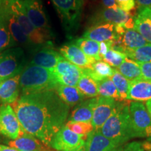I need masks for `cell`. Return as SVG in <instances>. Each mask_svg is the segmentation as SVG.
Segmentation results:
<instances>
[{
  "mask_svg": "<svg viewBox=\"0 0 151 151\" xmlns=\"http://www.w3.org/2000/svg\"><path fill=\"white\" fill-rule=\"evenodd\" d=\"M121 145L102 134L100 130L94 129L87 137L86 151H116Z\"/></svg>",
  "mask_w": 151,
  "mask_h": 151,
  "instance_id": "cell-17",
  "label": "cell"
},
{
  "mask_svg": "<svg viewBox=\"0 0 151 151\" xmlns=\"http://www.w3.org/2000/svg\"><path fill=\"white\" fill-rule=\"evenodd\" d=\"M55 92L59 97L69 106H74L84 101L86 97L77 87L58 84Z\"/></svg>",
  "mask_w": 151,
  "mask_h": 151,
  "instance_id": "cell-24",
  "label": "cell"
},
{
  "mask_svg": "<svg viewBox=\"0 0 151 151\" xmlns=\"http://www.w3.org/2000/svg\"><path fill=\"white\" fill-rule=\"evenodd\" d=\"M130 119L137 138L151 137V116L141 101H132L129 105Z\"/></svg>",
  "mask_w": 151,
  "mask_h": 151,
  "instance_id": "cell-8",
  "label": "cell"
},
{
  "mask_svg": "<svg viewBox=\"0 0 151 151\" xmlns=\"http://www.w3.org/2000/svg\"><path fill=\"white\" fill-rule=\"evenodd\" d=\"M137 4L138 9L151 8V0H135Z\"/></svg>",
  "mask_w": 151,
  "mask_h": 151,
  "instance_id": "cell-39",
  "label": "cell"
},
{
  "mask_svg": "<svg viewBox=\"0 0 151 151\" xmlns=\"http://www.w3.org/2000/svg\"><path fill=\"white\" fill-rule=\"evenodd\" d=\"M73 41L88 58L95 61L101 60L99 55V43L83 37L79 38Z\"/></svg>",
  "mask_w": 151,
  "mask_h": 151,
  "instance_id": "cell-28",
  "label": "cell"
},
{
  "mask_svg": "<svg viewBox=\"0 0 151 151\" xmlns=\"http://www.w3.org/2000/svg\"><path fill=\"white\" fill-rule=\"evenodd\" d=\"M116 69L130 82L142 78L139 64L128 58H126Z\"/></svg>",
  "mask_w": 151,
  "mask_h": 151,
  "instance_id": "cell-26",
  "label": "cell"
},
{
  "mask_svg": "<svg viewBox=\"0 0 151 151\" xmlns=\"http://www.w3.org/2000/svg\"><path fill=\"white\" fill-rule=\"evenodd\" d=\"M27 63L24 49L20 46L0 52V83L20 74Z\"/></svg>",
  "mask_w": 151,
  "mask_h": 151,
  "instance_id": "cell-6",
  "label": "cell"
},
{
  "mask_svg": "<svg viewBox=\"0 0 151 151\" xmlns=\"http://www.w3.org/2000/svg\"><path fill=\"white\" fill-rule=\"evenodd\" d=\"M27 16L34 26L43 34L48 40L53 37L42 0H20Z\"/></svg>",
  "mask_w": 151,
  "mask_h": 151,
  "instance_id": "cell-7",
  "label": "cell"
},
{
  "mask_svg": "<svg viewBox=\"0 0 151 151\" xmlns=\"http://www.w3.org/2000/svg\"><path fill=\"white\" fill-rule=\"evenodd\" d=\"M20 76V88L22 94L55 90L58 85L52 71L29 63H27Z\"/></svg>",
  "mask_w": 151,
  "mask_h": 151,
  "instance_id": "cell-4",
  "label": "cell"
},
{
  "mask_svg": "<svg viewBox=\"0 0 151 151\" xmlns=\"http://www.w3.org/2000/svg\"><path fill=\"white\" fill-rule=\"evenodd\" d=\"M98 93L100 97L112 98L116 100H120V97L116 86L111 78L97 82Z\"/></svg>",
  "mask_w": 151,
  "mask_h": 151,
  "instance_id": "cell-31",
  "label": "cell"
},
{
  "mask_svg": "<svg viewBox=\"0 0 151 151\" xmlns=\"http://www.w3.org/2000/svg\"><path fill=\"white\" fill-rule=\"evenodd\" d=\"M72 151H86V147H85V146H84L81 147V148L77 149V150H72Z\"/></svg>",
  "mask_w": 151,
  "mask_h": 151,
  "instance_id": "cell-43",
  "label": "cell"
},
{
  "mask_svg": "<svg viewBox=\"0 0 151 151\" xmlns=\"http://www.w3.org/2000/svg\"><path fill=\"white\" fill-rule=\"evenodd\" d=\"M134 29L151 43V8L138 9L134 16Z\"/></svg>",
  "mask_w": 151,
  "mask_h": 151,
  "instance_id": "cell-23",
  "label": "cell"
},
{
  "mask_svg": "<svg viewBox=\"0 0 151 151\" xmlns=\"http://www.w3.org/2000/svg\"><path fill=\"white\" fill-rule=\"evenodd\" d=\"M146 106L147 109H148V112H149V113H150V115L151 116V99L149 100V101H146Z\"/></svg>",
  "mask_w": 151,
  "mask_h": 151,
  "instance_id": "cell-42",
  "label": "cell"
},
{
  "mask_svg": "<svg viewBox=\"0 0 151 151\" xmlns=\"http://www.w3.org/2000/svg\"><path fill=\"white\" fill-rule=\"evenodd\" d=\"M123 52L126 55L127 58L138 63L151 62V43H148L139 48L131 50H125Z\"/></svg>",
  "mask_w": 151,
  "mask_h": 151,
  "instance_id": "cell-29",
  "label": "cell"
},
{
  "mask_svg": "<svg viewBox=\"0 0 151 151\" xmlns=\"http://www.w3.org/2000/svg\"><path fill=\"white\" fill-rule=\"evenodd\" d=\"M61 57V55L53 48L52 42H49L36 47L31 52V58L28 63L52 71Z\"/></svg>",
  "mask_w": 151,
  "mask_h": 151,
  "instance_id": "cell-11",
  "label": "cell"
},
{
  "mask_svg": "<svg viewBox=\"0 0 151 151\" xmlns=\"http://www.w3.org/2000/svg\"><path fill=\"white\" fill-rule=\"evenodd\" d=\"M116 151H151V144L140 141H132L120 146Z\"/></svg>",
  "mask_w": 151,
  "mask_h": 151,
  "instance_id": "cell-35",
  "label": "cell"
},
{
  "mask_svg": "<svg viewBox=\"0 0 151 151\" xmlns=\"http://www.w3.org/2000/svg\"><path fill=\"white\" fill-rule=\"evenodd\" d=\"M151 99V81L141 78L130 82L127 100L148 101Z\"/></svg>",
  "mask_w": 151,
  "mask_h": 151,
  "instance_id": "cell-21",
  "label": "cell"
},
{
  "mask_svg": "<svg viewBox=\"0 0 151 151\" xmlns=\"http://www.w3.org/2000/svg\"><path fill=\"white\" fill-rule=\"evenodd\" d=\"M52 72L58 84L77 87L83 73V69L71 63L62 56Z\"/></svg>",
  "mask_w": 151,
  "mask_h": 151,
  "instance_id": "cell-12",
  "label": "cell"
},
{
  "mask_svg": "<svg viewBox=\"0 0 151 151\" xmlns=\"http://www.w3.org/2000/svg\"><path fill=\"white\" fill-rule=\"evenodd\" d=\"M22 127L14 109L9 104L0 106V134L14 140L20 136Z\"/></svg>",
  "mask_w": 151,
  "mask_h": 151,
  "instance_id": "cell-13",
  "label": "cell"
},
{
  "mask_svg": "<svg viewBox=\"0 0 151 151\" xmlns=\"http://www.w3.org/2000/svg\"><path fill=\"white\" fill-rule=\"evenodd\" d=\"M92 22L111 23L116 26H122L124 29H134V16L130 12H126L119 7L105 8L98 11L92 18Z\"/></svg>",
  "mask_w": 151,
  "mask_h": 151,
  "instance_id": "cell-9",
  "label": "cell"
},
{
  "mask_svg": "<svg viewBox=\"0 0 151 151\" xmlns=\"http://www.w3.org/2000/svg\"><path fill=\"white\" fill-rule=\"evenodd\" d=\"M113 46H114V41H104V42L99 43V55L101 60L111 48H113Z\"/></svg>",
  "mask_w": 151,
  "mask_h": 151,
  "instance_id": "cell-38",
  "label": "cell"
},
{
  "mask_svg": "<svg viewBox=\"0 0 151 151\" xmlns=\"http://www.w3.org/2000/svg\"><path fill=\"white\" fill-rule=\"evenodd\" d=\"M60 54L71 63L81 69H90L95 60L88 58L74 43H66L60 48Z\"/></svg>",
  "mask_w": 151,
  "mask_h": 151,
  "instance_id": "cell-16",
  "label": "cell"
},
{
  "mask_svg": "<svg viewBox=\"0 0 151 151\" xmlns=\"http://www.w3.org/2000/svg\"><path fill=\"white\" fill-rule=\"evenodd\" d=\"M100 131L106 137L121 146L130 139L137 138L132 126L129 104L117 101L112 115L103 124Z\"/></svg>",
  "mask_w": 151,
  "mask_h": 151,
  "instance_id": "cell-3",
  "label": "cell"
},
{
  "mask_svg": "<svg viewBox=\"0 0 151 151\" xmlns=\"http://www.w3.org/2000/svg\"><path fill=\"white\" fill-rule=\"evenodd\" d=\"M77 88L86 97L94 98L99 97L97 82L85 72L83 69V73L79 80Z\"/></svg>",
  "mask_w": 151,
  "mask_h": 151,
  "instance_id": "cell-27",
  "label": "cell"
},
{
  "mask_svg": "<svg viewBox=\"0 0 151 151\" xmlns=\"http://www.w3.org/2000/svg\"><path fill=\"white\" fill-rule=\"evenodd\" d=\"M138 64L140 67L142 78L144 80L151 81V62Z\"/></svg>",
  "mask_w": 151,
  "mask_h": 151,
  "instance_id": "cell-37",
  "label": "cell"
},
{
  "mask_svg": "<svg viewBox=\"0 0 151 151\" xmlns=\"http://www.w3.org/2000/svg\"><path fill=\"white\" fill-rule=\"evenodd\" d=\"M84 138L64 125L52 138L50 146L58 151H72L85 146Z\"/></svg>",
  "mask_w": 151,
  "mask_h": 151,
  "instance_id": "cell-10",
  "label": "cell"
},
{
  "mask_svg": "<svg viewBox=\"0 0 151 151\" xmlns=\"http://www.w3.org/2000/svg\"><path fill=\"white\" fill-rule=\"evenodd\" d=\"M20 74L0 83V101L3 104H14L18 100L20 91Z\"/></svg>",
  "mask_w": 151,
  "mask_h": 151,
  "instance_id": "cell-20",
  "label": "cell"
},
{
  "mask_svg": "<svg viewBox=\"0 0 151 151\" xmlns=\"http://www.w3.org/2000/svg\"><path fill=\"white\" fill-rule=\"evenodd\" d=\"M0 151H18L16 149L11 148L10 146H4V145L0 144Z\"/></svg>",
  "mask_w": 151,
  "mask_h": 151,
  "instance_id": "cell-41",
  "label": "cell"
},
{
  "mask_svg": "<svg viewBox=\"0 0 151 151\" xmlns=\"http://www.w3.org/2000/svg\"><path fill=\"white\" fill-rule=\"evenodd\" d=\"M83 38L97 41L98 43L104 41H118L120 36L116 32V25L111 23H99L88 28L83 34Z\"/></svg>",
  "mask_w": 151,
  "mask_h": 151,
  "instance_id": "cell-15",
  "label": "cell"
},
{
  "mask_svg": "<svg viewBox=\"0 0 151 151\" xmlns=\"http://www.w3.org/2000/svg\"><path fill=\"white\" fill-rule=\"evenodd\" d=\"M9 146L18 151H46L47 146L33 136L21 129L17 139L9 142Z\"/></svg>",
  "mask_w": 151,
  "mask_h": 151,
  "instance_id": "cell-19",
  "label": "cell"
},
{
  "mask_svg": "<svg viewBox=\"0 0 151 151\" xmlns=\"http://www.w3.org/2000/svg\"><path fill=\"white\" fill-rule=\"evenodd\" d=\"M116 5L122 10L130 12L135 8V0H115Z\"/></svg>",
  "mask_w": 151,
  "mask_h": 151,
  "instance_id": "cell-36",
  "label": "cell"
},
{
  "mask_svg": "<svg viewBox=\"0 0 151 151\" xmlns=\"http://www.w3.org/2000/svg\"><path fill=\"white\" fill-rule=\"evenodd\" d=\"M17 46L2 15L0 14V52L6 49Z\"/></svg>",
  "mask_w": 151,
  "mask_h": 151,
  "instance_id": "cell-30",
  "label": "cell"
},
{
  "mask_svg": "<svg viewBox=\"0 0 151 151\" xmlns=\"http://www.w3.org/2000/svg\"><path fill=\"white\" fill-rule=\"evenodd\" d=\"M126 58L127 56L124 52L119 51L116 49L111 48L103 57L101 60L108 64L111 67L118 68Z\"/></svg>",
  "mask_w": 151,
  "mask_h": 151,
  "instance_id": "cell-34",
  "label": "cell"
},
{
  "mask_svg": "<svg viewBox=\"0 0 151 151\" xmlns=\"http://www.w3.org/2000/svg\"><path fill=\"white\" fill-rule=\"evenodd\" d=\"M147 43H148V41L135 29H125L118 41L114 43L113 48L123 52L125 50L139 48Z\"/></svg>",
  "mask_w": 151,
  "mask_h": 151,
  "instance_id": "cell-18",
  "label": "cell"
},
{
  "mask_svg": "<svg viewBox=\"0 0 151 151\" xmlns=\"http://www.w3.org/2000/svg\"><path fill=\"white\" fill-rule=\"evenodd\" d=\"M117 101V100L112 98L97 97L91 121L94 129L100 130L105 122L112 115Z\"/></svg>",
  "mask_w": 151,
  "mask_h": 151,
  "instance_id": "cell-14",
  "label": "cell"
},
{
  "mask_svg": "<svg viewBox=\"0 0 151 151\" xmlns=\"http://www.w3.org/2000/svg\"><path fill=\"white\" fill-rule=\"evenodd\" d=\"M65 125L76 134L83 137L85 140L94 130V127L91 122L68 121Z\"/></svg>",
  "mask_w": 151,
  "mask_h": 151,
  "instance_id": "cell-33",
  "label": "cell"
},
{
  "mask_svg": "<svg viewBox=\"0 0 151 151\" xmlns=\"http://www.w3.org/2000/svg\"><path fill=\"white\" fill-rule=\"evenodd\" d=\"M0 14L17 46L32 52L36 47L51 42L32 23L20 0H0Z\"/></svg>",
  "mask_w": 151,
  "mask_h": 151,
  "instance_id": "cell-2",
  "label": "cell"
},
{
  "mask_svg": "<svg viewBox=\"0 0 151 151\" xmlns=\"http://www.w3.org/2000/svg\"><path fill=\"white\" fill-rule=\"evenodd\" d=\"M14 110L22 131L50 146L55 134L65 125L69 106L55 90L22 94L14 103Z\"/></svg>",
  "mask_w": 151,
  "mask_h": 151,
  "instance_id": "cell-1",
  "label": "cell"
},
{
  "mask_svg": "<svg viewBox=\"0 0 151 151\" xmlns=\"http://www.w3.org/2000/svg\"><path fill=\"white\" fill-rule=\"evenodd\" d=\"M69 35L76 32L80 26L83 0H51Z\"/></svg>",
  "mask_w": 151,
  "mask_h": 151,
  "instance_id": "cell-5",
  "label": "cell"
},
{
  "mask_svg": "<svg viewBox=\"0 0 151 151\" xmlns=\"http://www.w3.org/2000/svg\"><path fill=\"white\" fill-rule=\"evenodd\" d=\"M111 78L114 83L115 86H116L117 90H118L120 99H127L130 81H128L126 78H124L116 69H115L114 73H113V75L111 76Z\"/></svg>",
  "mask_w": 151,
  "mask_h": 151,
  "instance_id": "cell-32",
  "label": "cell"
},
{
  "mask_svg": "<svg viewBox=\"0 0 151 151\" xmlns=\"http://www.w3.org/2000/svg\"><path fill=\"white\" fill-rule=\"evenodd\" d=\"M83 70L94 81L99 82L106 78H111L114 73L115 69L103 60H99L94 62L90 69H84Z\"/></svg>",
  "mask_w": 151,
  "mask_h": 151,
  "instance_id": "cell-25",
  "label": "cell"
},
{
  "mask_svg": "<svg viewBox=\"0 0 151 151\" xmlns=\"http://www.w3.org/2000/svg\"><path fill=\"white\" fill-rule=\"evenodd\" d=\"M97 97L84 100L73 109L68 121L91 122L94 106Z\"/></svg>",
  "mask_w": 151,
  "mask_h": 151,
  "instance_id": "cell-22",
  "label": "cell"
},
{
  "mask_svg": "<svg viewBox=\"0 0 151 151\" xmlns=\"http://www.w3.org/2000/svg\"><path fill=\"white\" fill-rule=\"evenodd\" d=\"M102 2L106 8H116V7H118L116 5L115 0H102Z\"/></svg>",
  "mask_w": 151,
  "mask_h": 151,
  "instance_id": "cell-40",
  "label": "cell"
}]
</instances>
